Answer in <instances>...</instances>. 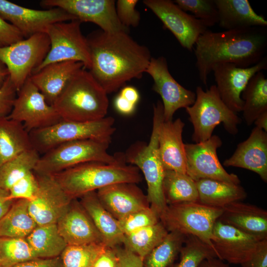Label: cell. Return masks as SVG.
Returning <instances> with one entry per match:
<instances>
[{
    "mask_svg": "<svg viewBox=\"0 0 267 267\" xmlns=\"http://www.w3.org/2000/svg\"><path fill=\"white\" fill-rule=\"evenodd\" d=\"M91 59L89 71L107 94L140 78L152 58L149 49L127 31H93L86 37Z\"/></svg>",
    "mask_w": 267,
    "mask_h": 267,
    "instance_id": "obj_1",
    "label": "cell"
},
{
    "mask_svg": "<svg viewBox=\"0 0 267 267\" xmlns=\"http://www.w3.org/2000/svg\"><path fill=\"white\" fill-rule=\"evenodd\" d=\"M267 48L266 27L219 32L207 30L198 38L194 49L199 79L207 86L213 68L220 63H231L243 68L253 66L266 56Z\"/></svg>",
    "mask_w": 267,
    "mask_h": 267,
    "instance_id": "obj_2",
    "label": "cell"
},
{
    "mask_svg": "<svg viewBox=\"0 0 267 267\" xmlns=\"http://www.w3.org/2000/svg\"><path fill=\"white\" fill-rule=\"evenodd\" d=\"M72 199L119 183H138L142 180L136 166L122 161L115 164L89 162L53 175Z\"/></svg>",
    "mask_w": 267,
    "mask_h": 267,
    "instance_id": "obj_3",
    "label": "cell"
},
{
    "mask_svg": "<svg viewBox=\"0 0 267 267\" xmlns=\"http://www.w3.org/2000/svg\"><path fill=\"white\" fill-rule=\"evenodd\" d=\"M64 120L89 122L106 117L107 93L84 68L72 78L52 105Z\"/></svg>",
    "mask_w": 267,
    "mask_h": 267,
    "instance_id": "obj_4",
    "label": "cell"
},
{
    "mask_svg": "<svg viewBox=\"0 0 267 267\" xmlns=\"http://www.w3.org/2000/svg\"><path fill=\"white\" fill-rule=\"evenodd\" d=\"M164 120L163 104L158 100L153 105V126L149 142H137L124 154L126 163L141 171L147 185V197L150 207L159 218L168 206L163 189L165 170L158 151L159 128Z\"/></svg>",
    "mask_w": 267,
    "mask_h": 267,
    "instance_id": "obj_5",
    "label": "cell"
},
{
    "mask_svg": "<svg viewBox=\"0 0 267 267\" xmlns=\"http://www.w3.org/2000/svg\"><path fill=\"white\" fill-rule=\"evenodd\" d=\"M109 144L91 139L62 143L42 154L34 172L40 175H54L84 163L100 162L112 164L125 160L123 153L112 155L108 153Z\"/></svg>",
    "mask_w": 267,
    "mask_h": 267,
    "instance_id": "obj_6",
    "label": "cell"
},
{
    "mask_svg": "<svg viewBox=\"0 0 267 267\" xmlns=\"http://www.w3.org/2000/svg\"><path fill=\"white\" fill-rule=\"evenodd\" d=\"M195 94L194 103L185 108L193 127L192 139L195 143L210 138L215 128L221 123L229 134H238L241 120L222 101L215 85H212L206 91L197 87Z\"/></svg>",
    "mask_w": 267,
    "mask_h": 267,
    "instance_id": "obj_7",
    "label": "cell"
},
{
    "mask_svg": "<svg viewBox=\"0 0 267 267\" xmlns=\"http://www.w3.org/2000/svg\"><path fill=\"white\" fill-rule=\"evenodd\" d=\"M112 117L93 121L78 122L62 120L50 126L29 132L33 147L44 154L62 143L91 139L110 143L115 131Z\"/></svg>",
    "mask_w": 267,
    "mask_h": 267,
    "instance_id": "obj_8",
    "label": "cell"
},
{
    "mask_svg": "<svg viewBox=\"0 0 267 267\" xmlns=\"http://www.w3.org/2000/svg\"><path fill=\"white\" fill-rule=\"evenodd\" d=\"M222 212L198 201L184 202L168 205L160 221L169 232L196 236L213 247V227Z\"/></svg>",
    "mask_w": 267,
    "mask_h": 267,
    "instance_id": "obj_9",
    "label": "cell"
},
{
    "mask_svg": "<svg viewBox=\"0 0 267 267\" xmlns=\"http://www.w3.org/2000/svg\"><path fill=\"white\" fill-rule=\"evenodd\" d=\"M50 47L49 38L44 32L0 46V61L6 67L10 81L17 91L44 61Z\"/></svg>",
    "mask_w": 267,
    "mask_h": 267,
    "instance_id": "obj_10",
    "label": "cell"
},
{
    "mask_svg": "<svg viewBox=\"0 0 267 267\" xmlns=\"http://www.w3.org/2000/svg\"><path fill=\"white\" fill-rule=\"evenodd\" d=\"M81 23L75 19L54 23L47 28L45 33L49 39L50 49L32 74L49 64L69 60L81 62L85 68L89 69L90 55L87 38L81 32Z\"/></svg>",
    "mask_w": 267,
    "mask_h": 267,
    "instance_id": "obj_11",
    "label": "cell"
},
{
    "mask_svg": "<svg viewBox=\"0 0 267 267\" xmlns=\"http://www.w3.org/2000/svg\"><path fill=\"white\" fill-rule=\"evenodd\" d=\"M17 92L7 118L22 123L29 133L50 126L62 120L53 106L47 103L30 77Z\"/></svg>",
    "mask_w": 267,
    "mask_h": 267,
    "instance_id": "obj_12",
    "label": "cell"
},
{
    "mask_svg": "<svg viewBox=\"0 0 267 267\" xmlns=\"http://www.w3.org/2000/svg\"><path fill=\"white\" fill-rule=\"evenodd\" d=\"M222 144L217 135H212L204 141L185 144L186 174L195 181L211 179L240 184L238 177L227 172L220 162L217 149Z\"/></svg>",
    "mask_w": 267,
    "mask_h": 267,
    "instance_id": "obj_13",
    "label": "cell"
},
{
    "mask_svg": "<svg viewBox=\"0 0 267 267\" xmlns=\"http://www.w3.org/2000/svg\"><path fill=\"white\" fill-rule=\"evenodd\" d=\"M40 4L48 9H62L81 22L94 23L105 32H127L117 17L113 0H43Z\"/></svg>",
    "mask_w": 267,
    "mask_h": 267,
    "instance_id": "obj_14",
    "label": "cell"
},
{
    "mask_svg": "<svg viewBox=\"0 0 267 267\" xmlns=\"http://www.w3.org/2000/svg\"><path fill=\"white\" fill-rule=\"evenodd\" d=\"M144 4L174 35L183 48L191 51L198 38L208 28L170 0H144Z\"/></svg>",
    "mask_w": 267,
    "mask_h": 267,
    "instance_id": "obj_15",
    "label": "cell"
},
{
    "mask_svg": "<svg viewBox=\"0 0 267 267\" xmlns=\"http://www.w3.org/2000/svg\"><path fill=\"white\" fill-rule=\"evenodd\" d=\"M145 72L153 80V90L162 98L164 121L173 120L178 110L185 109L194 103L195 92L185 89L174 78L164 56L152 57Z\"/></svg>",
    "mask_w": 267,
    "mask_h": 267,
    "instance_id": "obj_16",
    "label": "cell"
},
{
    "mask_svg": "<svg viewBox=\"0 0 267 267\" xmlns=\"http://www.w3.org/2000/svg\"><path fill=\"white\" fill-rule=\"evenodd\" d=\"M267 69L266 56L255 65L246 68L231 63H220L212 69L215 85L225 104L233 112H242L243 101L241 93L251 78L257 73Z\"/></svg>",
    "mask_w": 267,
    "mask_h": 267,
    "instance_id": "obj_17",
    "label": "cell"
},
{
    "mask_svg": "<svg viewBox=\"0 0 267 267\" xmlns=\"http://www.w3.org/2000/svg\"><path fill=\"white\" fill-rule=\"evenodd\" d=\"M35 174L39 187L35 198L29 201V213L38 225L56 223L73 199L53 175Z\"/></svg>",
    "mask_w": 267,
    "mask_h": 267,
    "instance_id": "obj_18",
    "label": "cell"
},
{
    "mask_svg": "<svg viewBox=\"0 0 267 267\" xmlns=\"http://www.w3.org/2000/svg\"><path fill=\"white\" fill-rule=\"evenodd\" d=\"M0 15L10 22L25 38L36 33H45L47 28L53 23L77 19L60 8L34 9L6 0H0Z\"/></svg>",
    "mask_w": 267,
    "mask_h": 267,
    "instance_id": "obj_19",
    "label": "cell"
},
{
    "mask_svg": "<svg viewBox=\"0 0 267 267\" xmlns=\"http://www.w3.org/2000/svg\"><path fill=\"white\" fill-rule=\"evenodd\" d=\"M262 240L218 220L213 227L211 242L218 259L241 265L252 256Z\"/></svg>",
    "mask_w": 267,
    "mask_h": 267,
    "instance_id": "obj_20",
    "label": "cell"
},
{
    "mask_svg": "<svg viewBox=\"0 0 267 267\" xmlns=\"http://www.w3.org/2000/svg\"><path fill=\"white\" fill-rule=\"evenodd\" d=\"M102 205L118 221L150 207L147 195L134 183H119L96 191Z\"/></svg>",
    "mask_w": 267,
    "mask_h": 267,
    "instance_id": "obj_21",
    "label": "cell"
},
{
    "mask_svg": "<svg viewBox=\"0 0 267 267\" xmlns=\"http://www.w3.org/2000/svg\"><path fill=\"white\" fill-rule=\"evenodd\" d=\"M225 167L243 168L258 174L267 182V132L255 127L247 139L237 145L233 154L225 160Z\"/></svg>",
    "mask_w": 267,
    "mask_h": 267,
    "instance_id": "obj_22",
    "label": "cell"
},
{
    "mask_svg": "<svg viewBox=\"0 0 267 267\" xmlns=\"http://www.w3.org/2000/svg\"><path fill=\"white\" fill-rule=\"evenodd\" d=\"M56 225L67 245L104 243L91 219L76 199L72 200Z\"/></svg>",
    "mask_w": 267,
    "mask_h": 267,
    "instance_id": "obj_23",
    "label": "cell"
},
{
    "mask_svg": "<svg viewBox=\"0 0 267 267\" xmlns=\"http://www.w3.org/2000/svg\"><path fill=\"white\" fill-rule=\"evenodd\" d=\"M84 68V64L79 61L57 62L45 66L30 78L47 103L52 105L74 76Z\"/></svg>",
    "mask_w": 267,
    "mask_h": 267,
    "instance_id": "obj_24",
    "label": "cell"
},
{
    "mask_svg": "<svg viewBox=\"0 0 267 267\" xmlns=\"http://www.w3.org/2000/svg\"><path fill=\"white\" fill-rule=\"evenodd\" d=\"M184 123L180 119L163 121L159 131L158 151L164 169L186 173L185 144L182 140Z\"/></svg>",
    "mask_w": 267,
    "mask_h": 267,
    "instance_id": "obj_25",
    "label": "cell"
},
{
    "mask_svg": "<svg viewBox=\"0 0 267 267\" xmlns=\"http://www.w3.org/2000/svg\"><path fill=\"white\" fill-rule=\"evenodd\" d=\"M221 222L264 239L267 238V211L254 205L238 201L222 208Z\"/></svg>",
    "mask_w": 267,
    "mask_h": 267,
    "instance_id": "obj_26",
    "label": "cell"
},
{
    "mask_svg": "<svg viewBox=\"0 0 267 267\" xmlns=\"http://www.w3.org/2000/svg\"><path fill=\"white\" fill-rule=\"evenodd\" d=\"M219 26L229 30L255 27H266L267 21L257 13L247 0H215Z\"/></svg>",
    "mask_w": 267,
    "mask_h": 267,
    "instance_id": "obj_27",
    "label": "cell"
},
{
    "mask_svg": "<svg viewBox=\"0 0 267 267\" xmlns=\"http://www.w3.org/2000/svg\"><path fill=\"white\" fill-rule=\"evenodd\" d=\"M80 203L107 247L113 248L123 244L125 235L118 221L102 205L96 192H90L82 196Z\"/></svg>",
    "mask_w": 267,
    "mask_h": 267,
    "instance_id": "obj_28",
    "label": "cell"
},
{
    "mask_svg": "<svg viewBox=\"0 0 267 267\" xmlns=\"http://www.w3.org/2000/svg\"><path fill=\"white\" fill-rule=\"evenodd\" d=\"M198 201L205 205L222 208L233 202L241 201L247 197L244 188L234 184L211 179L196 181Z\"/></svg>",
    "mask_w": 267,
    "mask_h": 267,
    "instance_id": "obj_29",
    "label": "cell"
},
{
    "mask_svg": "<svg viewBox=\"0 0 267 267\" xmlns=\"http://www.w3.org/2000/svg\"><path fill=\"white\" fill-rule=\"evenodd\" d=\"M34 148L22 123L0 118V167L22 152Z\"/></svg>",
    "mask_w": 267,
    "mask_h": 267,
    "instance_id": "obj_30",
    "label": "cell"
},
{
    "mask_svg": "<svg viewBox=\"0 0 267 267\" xmlns=\"http://www.w3.org/2000/svg\"><path fill=\"white\" fill-rule=\"evenodd\" d=\"M29 201H14L0 220V237L26 238L38 225L28 210Z\"/></svg>",
    "mask_w": 267,
    "mask_h": 267,
    "instance_id": "obj_31",
    "label": "cell"
},
{
    "mask_svg": "<svg viewBox=\"0 0 267 267\" xmlns=\"http://www.w3.org/2000/svg\"><path fill=\"white\" fill-rule=\"evenodd\" d=\"M241 97L243 101V118L250 126L261 114L267 111V79L262 71L251 78Z\"/></svg>",
    "mask_w": 267,
    "mask_h": 267,
    "instance_id": "obj_32",
    "label": "cell"
},
{
    "mask_svg": "<svg viewBox=\"0 0 267 267\" xmlns=\"http://www.w3.org/2000/svg\"><path fill=\"white\" fill-rule=\"evenodd\" d=\"M26 239L38 258L60 256L67 246L56 223L38 225Z\"/></svg>",
    "mask_w": 267,
    "mask_h": 267,
    "instance_id": "obj_33",
    "label": "cell"
},
{
    "mask_svg": "<svg viewBox=\"0 0 267 267\" xmlns=\"http://www.w3.org/2000/svg\"><path fill=\"white\" fill-rule=\"evenodd\" d=\"M163 189L168 205L199 199L196 181L185 173L165 170Z\"/></svg>",
    "mask_w": 267,
    "mask_h": 267,
    "instance_id": "obj_34",
    "label": "cell"
},
{
    "mask_svg": "<svg viewBox=\"0 0 267 267\" xmlns=\"http://www.w3.org/2000/svg\"><path fill=\"white\" fill-rule=\"evenodd\" d=\"M169 231L160 221L125 235V248L144 260L166 237Z\"/></svg>",
    "mask_w": 267,
    "mask_h": 267,
    "instance_id": "obj_35",
    "label": "cell"
},
{
    "mask_svg": "<svg viewBox=\"0 0 267 267\" xmlns=\"http://www.w3.org/2000/svg\"><path fill=\"white\" fill-rule=\"evenodd\" d=\"M40 154L33 148L2 164L0 167V185L8 191L17 181L34 171L40 158Z\"/></svg>",
    "mask_w": 267,
    "mask_h": 267,
    "instance_id": "obj_36",
    "label": "cell"
},
{
    "mask_svg": "<svg viewBox=\"0 0 267 267\" xmlns=\"http://www.w3.org/2000/svg\"><path fill=\"white\" fill-rule=\"evenodd\" d=\"M185 235L169 232L164 239L144 259L143 267H169L172 266L185 241Z\"/></svg>",
    "mask_w": 267,
    "mask_h": 267,
    "instance_id": "obj_37",
    "label": "cell"
},
{
    "mask_svg": "<svg viewBox=\"0 0 267 267\" xmlns=\"http://www.w3.org/2000/svg\"><path fill=\"white\" fill-rule=\"evenodd\" d=\"M107 248L103 242L67 245L60 255L62 267H93Z\"/></svg>",
    "mask_w": 267,
    "mask_h": 267,
    "instance_id": "obj_38",
    "label": "cell"
},
{
    "mask_svg": "<svg viewBox=\"0 0 267 267\" xmlns=\"http://www.w3.org/2000/svg\"><path fill=\"white\" fill-rule=\"evenodd\" d=\"M1 267H10L38 258L26 238L0 237Z\"/></svg>",
    "mask_w": 267,
    "mask_h": 267,
    "instance_id": "obj_39",
    "label": "cell"
},
{
    "mask_svg": "<svg viewBox=\"0 0 267 267\" xmlns=\"http://www.w3.org/2000/svg\"><path fill=\"white\" fill-rule=\"evenodd\" d=\"M179 262L172 267H199L205 260L217 258L212 247L193 235L186 236Z\"/></svg>",
    "mask_w": 267,
    "mask_h": 267,
    "instance_id": "obj_40",
    "label": "cell"
},
{
    "mask_svg": "<svg viewBox=\"0 0 267 267\" xmlns=\"http://www.w3.org/2000/svg\"><path fill=\"white\" fill-rule=\"evenodd\" d=\"M182 10L189 11L208 28L218 23L219 13L215 0H176Z\"/></svg>",
    "mask_w": 267,
    "mask_h": 267,
    "instance_id": "obj_41",
    "label": "cell"
},
{
    "mask_svg": "<svg viewBox=\"0 0 267 267\" xmlns=\"http://www.w3.org/2000/svg\"><path fill=\"white\" fill-rule=\"evenodd\" d=\"M160 218L150 207L134 212L118 221L125 235L159 222Z\"/></svg>",
    "mask_w": 267,
    "mask_h": 267,
    "instance_id": "obj_42",
    "label": "cell"
},
{
    "mask_svg": "<svg viewBox=\"0 0 267 267\" xmlns=\"http://www.w3.org/2000/svg\"><path fill=\"white\" fill-rule=\"evenodd\" d=\"M38 187L37 177L34 171L31 172L9 189L8 199L11 200L24 199L32 201L35 197Z\"/></svg>",
    "mask_w": 267,
    "mask_h": 267,
    "instance_id": "obj_43",
    "label": "cell"
},
{
    "mask_svg": "<svg viewBox=\"0 0 267 267\" xmlns=\"http://www.w3.org/2000/svg\"><path fill=\"white\" fill-rule=\"evenodd\" d=\"M137 0H118L116 2V11L117 17L125 27L138 26L140 15L135 9Z\"/></svg>",
    "mask_w": 267,
    "mask_h": 267,
    "instance_id": "obj_44",
    "label": "cell"
},
{
    "mask_svg": "<svg viewBox=\"0 0 267 267\" xmlns=\"http://www.w3.org/2000/svg\"><path fill=\"white\" fill-rule=\"evenodd\" d=\"M17 90L9 76L0 89V118L7 117L10 113Z\"/></svg>",
    "mask_w": 267,
    "mask_h": 267,
    "instance_id": "obj_45",
    "label": "cell"
},
{
    "mask_svg": "<svg viewBox=\"0 0 267 267\" xmlns=\"http://www.w3.org/2000/svg\"><path fill=\"white\" fill-rule=\"evenodd\" d=\"M21 33L0 15V46H6L24 39Z\"/></svg>",
    "mask_w": 267,
    "mask_h": 267,
    "instance_id": "obj_46",
    "label": "cell"
},
{
    "mask_svg": "<svg viewBox=\"0 0 267 267\" xmlns=\"http://www.w3.org/2000/svg\"><path fill=\"white\" fill-rule=\"evenodd\" d=\"M115 251L118 267H143V259L126 248L116 246Z\"/></svg>",
    "mask_w": 267,
    "mask_h": 267,
    "instance_id": "obj_47",
    "label": "cell"
},
{
    "mask_svg": "<svg viewBox=\"0 0 267 267\" xmlns=\"http://www.w3.org/2000/svg\"><path fill=\"white\" fill-rule=\"evenodd\" d=\"M241 267H267V238L262 240L252 256Z\"/></svg>",
    "mask_w": 267,
    "mask_h": 267,
    "instance_id": "obj_48",
    "label": "cell"
},
{
    "mask_svg": "<svg viewBox=\"0 0 267 267\" xmlns=\"http://www.w3.org/2000/svg\"><path fill=\"white\" fill-rule=\"evenodd\" d=\"M10 267H62L60 256L50 258H37Z\"/></svg>",
    "mask_w": 267,
    "mask_h": 267,
    "instance_id": "obj_49",
    "label": "cell"
},
{
    "mask_svg": "<svg viewBox=\"0 0 267 267\" xmlns=\"http://www.w3.org/2000/svg\"><path fill=\"white\" fill-rule=\"evenodd\" d=\"M93 267H118L117 257L114 249L107 248L96 259Z\"/></svg>",
    "mask_w": 267,
    "mask_h": 267,
    "instance_id": "obj_50",
    "label": "cell"
},
{
    "mask_svg": "<svg viewBox=\"0 0 267 267\" xmlns=\"http://www.w3.org/2000/svg\"><path fill=\"white\" fill-rule=\"evenodd\" d=\"M136 105L130 102L120 94L115 99L114 106L116 110L123 115L132 114L135 108Z\"/></svg>",
    "mask_w": 267,
    "mask_h": 267,
    "instance_id": "obj_51",
    "label": "cell"
},
{
    "mask_svg": "<svg viewBox=\"0 0 267 267\" xmlns=\"http://www.w3.org/2000/svg\"><path fill=\"white\" fill-rule=\"evenodd\" d=\"M9 191L0 185V220L8 212L14 200L8 199Z\"/></svg>",
    "mask_w": 267,
    "mask_h": 267,
    "instance_id": "obj_52",
    "label": "cell"
},
{
    "mask_svg": "<svg viewBox=\"0 0 267 267\" xmlns=\"http://www.w3.org/2000/svg\"><path fill=\"white\" fill-rule=\"evenodd\" d=\"M119 94L135 105H136L139 99V94L137 90L132 86L125 87L121 89Z\"/></svg>",
    "mask_w": 267,
    "mask_h": 267,
    "instance_id": "obj_53",
    "label": "cell"
},
{
    "mask_svg": "<svg viewBox=\"0 0 267 267\" xmlns=\"http://www.w3.org/2000/svg\"><path fill=\"white\" fill-rule=\"evenodd\" d=\"M199 267H230L218 258H213L203 261Z\"/></svg>",
    "mask_w": 267,
    "mask_h": 267,
    "instance_id": "obj_54",
    "label": "cell"
},
{
    "mask_svg": "<svg viewBox=\"0 0 267 267\" xmlns=\"http://www.w3.org/2000/svg\"><path fill=\"white\" fill-rule=\"evenodd\" d=\"M256 127L267 132V111L261 114L254 121Z\"/></svg>",
    "mask_w": 267,
    "mask_h": 267,
    "instance_id": "obj_55",
    "label": "cell"
},
{
    "mask_svg": "<svg viewBox=\"0 0 267 267\" xmlns=\"http://www.w3.org/2000/svg\"><path fill=\"white\" fill-rule=\"evenodd\" d=\"M9 76V73L5 65L0 61V89Z\"/></svg>",
    "mask_w": 267,
    "mask_h": 267,
    "instance_id": "obj_56",
    "label": "cell"
},
{
    "mask_svg": "<svg viewBox=\"0 0 267 267\" xmlns=\"http://www.w3.org/2000/svg\"><path fill=\"white\" fill-rule=\"evenodd\" d=\"M0 267H1V261L0 256Z\"/></svg>",
    "mask_w": 267,
    "mask_h": 267,
    "instance_id": "obj_57",
    "label": "cell"
}]
</instances>
